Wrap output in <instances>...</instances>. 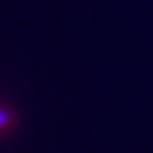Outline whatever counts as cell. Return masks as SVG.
Instances as JSON below:
<instances>
[{
    "label": "cell",
    "mask_w": 153,
    "mask_h": 153,
    "mask_svg": "<svg viewBox=\"0 0 153 153\" xmlns=\"http://www.w3.org/2000/svg\"><path fill=\"white\" fill-rule=\"evenodd\" d=\"M6 124H10V117H8L4 111H0V130H2Z\"/></svg>",
    "instance_id": "obj_1"
}]
</instances>
